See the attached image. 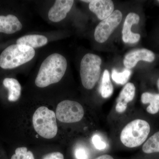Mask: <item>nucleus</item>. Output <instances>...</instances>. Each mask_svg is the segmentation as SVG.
I'll return each instance as SVG.
<instances>
[{"label":"nucleus","instance_id":"412c9836","mask_svg":"<svg viewBox=\"0 0 159 159\" xmlns=\"http://www.w3.org/2000/svg\"><path fill=\"white\" fill-rule=\"evenodd\" d=\"M92 142L95 148L98 150H103L106 148V144L101 140V138L98 135H94L92 138Z\"/></svg>","mask_w":159,"mask_h":159},{"label":"nucleus","instance_id":"aec40b11","mask_svg":"<svg viewBox=\"0 0 159 159\" xmlns=\"http://www.w3.org/2000/svg\"><path fill=\"white\" fill-rule=\"evenodd\" d=\"M11 159H35L33 153L28 151L25 147H19L16 149L15 152Z\"/></svg>","mask_w":159,"mask_h":159},{"label":"nucleus","instance_id":"39448f33","mask_svg":"<svg viewBox=\"0 0 159 159\" xmlns=\"http://www.w3.org/2000/svg\"><path fill=\"white\" fill-rule=\"evenodd\" d=\"M102 60L98 55L86 54L80 62V76L84 88L92 89L99 80Z\"/></svg>","mask_w":159,"mask_h":159},{"label":"nucleus","instance_id":"393cba45","mask_svg":"<svg viewBox=\"0 0 159 159\" xmlns=\"http://www.w3.org/2000/svg\"><path fill=\"white\" fill-rule=\"evenodd\" d=\"M95 159H114V158L109 155H103Z\"/></svg>","mask_w":159,"mask_h":159},{"label":"nucleus","instance_id":"bb28decb","mask_svg":"<svg viewBox=\"0 0 159 159\" xmlns=\"http://www.w3.org/2000/svg\"><path fill=\"white\" fill-rule=\"evenodd\" d=\"M157 2H159V1H157Z\"/></svg>","mask_w":159,"mask_h":159},{"label":"nucleus","instance_id":"9b49d317","mask_svg":"<svg viewBox=\"0 0 159 159\" xmlns=\"http://www.w3.org/2000/svg\"><path fill=\"white\" fill-rule=\"evenodd\" d=\"M85 2H89V9L97 15L99 20L105 19L113 12V2L111 0H92L82 1Z\"/></svg>","mask_w":159,"mask_h":159},{"label":"nucleus","instance_id":"4be33fe9","mask_svg":"<svg viewBox=\"0 0 159 159\" xmlns=\"http://www.w3.org/2000/svg\"><path fill=\"white\" fill-rule=\"evenodd\" d=\"M75 155L77 159H88V154L85 148L78 147L75 152Z\"/></svg>","mask_w":159,"mask_h":159},{"label":"nucleus","instance_id":"423d86ee","mask_svg":"<svg viewBox=\"0 0 159 159\" xmlns=\"http://www.w3.org/2000/svg\"><path fill=\"white\" fill-rule=\"evenodd\" d=\"M56 117L64 123H74L80 121L84 114L82 106L79 102L66 100L58 103L56 109Z\"/></svg>","mask_w":159,"mask_h":159},{"label":"nucleus","instance_id":"7ed1b4c3","mask_svg":"<svg viewBox=\"0 0 159 159\" xmlns=\"http://www.w3.org/2000/svg\"><path fill=\"white\" fill-rule=\"evenodd\" d=\"M150 125L145 120L137 119L125 125L120 134V140L126 147L132 148L142 145L150 133Z\"/></svg>","mask_w":159,"mask_h":159},{"label":"nucleus","instance_id":"6e6552de","mask_svg":"<svg viewBox=\"0 0 159 159\" xmlns=\"http://www.w3.org/2000/svg\"><path fill=\"white\" fill-rule=\"evenodd\" d=\"M155 54L152 51L145 48L139 49L129 52L123 60V63L127 69L133 68L140 61L145 62H153Z\"/></svg>","mask_w":159,"mask_h":159},{"label":"nucleus","instance_id":"9d476101","mask_svg":"<svg viewBox=\"0 0 159 159\" xmlns=\"http://www.w3.org/2000/svg\"><path fill=\"white\" fill-rule=\"evenodd\" d=\"M139 21L140 16L136 13L130 12L127 15L122 30V39L124 43H134L139 41L141 35L132 32L131 28L133 25L139 24Z\"/></svg>","mask_w":159,"mask_h":159},{"label":"nucleus","instance_id":"0eeeda50","mask_svg":"<svg viewBox=\"0 0 159 159\" xmlns=\"http://www.w3.org/2000/svg\"><path fill=\"white\" fill-rule=\"evenodd\" d=\"M122 18L121 11L116 10L108 17L101 21L95 29V40L99 43L106 41L121 22Z\"/></svg>","mask_w":159,"mask_h":159},{"label":"nucleus","instance_id":"20e7f679","mask_svg":"<svg viewBox=\"0 0 159 159\" xmlns=\"http://www.w3.org/2000/svg\"><path fill=\"white\" fill-rule=\"evenodd\" d=\"M33 127L40 136L51 139L57 135L56 114L46 107H41L34 112L32 118Z\"/></svg>","mask_w":159,"mask_h":159},{"label":"nucleus","instance_id":"2eb2a0df","mask_svg":"<svg viewBox=\"0 0 159 159\" xmlns=\"http://www.w3.org/2000/svg\"><path fill=\"white\" fill-rule=\"evenodd\" d=\"M141 101L143 104H149L146 111L151 115H155L159 111V94L145 92L141 96Z\"/></svg>","mask_w":159,"mask_h":159},{"label":"nucleus","instance_id":"a878e982","mask_svg":"<svg viewBox=\"0 0 159 159\" xmlns=\"http://www.w3.org/2000/svg\"><path fill=\"white\" fill-rule=\"evenodd\" d=\"M157 87L159 91V77L158 79L157 80Z\"/></svg>","mask_w":159,"mask_h":159},{"label":"nucleus","instance_id":"4468645a","mask_svg":"<svg viewBox=\"0 0 159 159\" xmlns=\"http://www.w3.org/2000/svg\"><path fill=\"white\" fill-rule=\"evenodd\" d=\"M3 84L9 91V101L11 102L17 101L20 97L21 87L17 80L13 78H5L3 80Z\"/></svg>","mask_w":159,"mask_h":159},{"label":"nucleus","instance_id":"f03ea898","mask_svg":"<svg viewBox=\"0 0 159 159\" xmlns=\"http://www.w3.org/2000/svg\"><path fill=\"white\" fill-rule=\"evenodd\" d=\"M35 54L34 49L29 46L11 45L0 55V67L3 69L15 68L30 61Z\"/></svg>","mask_w":159,"mask_h":159},{"label":"nucleus","instance_id":"1a4fd4ad","mask_svg":"<svg viewBox=\"0 0 159 159\" xmlns=\"http://www.w3.org/2000/svg\"><path fill=\"white\" fill-rule=\"evenodd\" d=\"M74 3L73 0H57L48 12L49 20L53 22H58L64 19Z\"/></svg>","mask_w":159,"mask_h":159},{"label":"nucleus","instance_id":"a211bd4d","mask_svg":"<svg viewBox=\"0 0 159 159\" xmlns=\"http://www.w3.org/2000/svg\"><path fill=\"white\" fill-rule=\"evenodd\" d=\"M135 94V87L133 84L128 83L122 89L117 101H122L126 103L132 101Z\"/></svg>","mask_w":159,"mask_h":159},{"label":"nucleus","instance_id":"dca6fc26","mask_svg":"<svg viewBox=\"0 0 159 159\" xmlns=\"http://www.w3.org/2000/svg\"><path fill=\"white\" fill-rule=\"evenodd\" d=\"M142 149L145 153L159 152V131L146 140Z\"/></svg>","mask_w":159,"mask_h":159},{"label":"nucleus","instance_id":"6ab92c4d","mask_svg":"<svg viewBox=\"0 0 159 159\" xmlns=\"http://www.w3.org/2000/svg\"><path fill=\"white\" fill-rule=\"evenodd\" d=\"M131 71L129 69H125L122 72H118L115 69L112 70L111 77L117 84L123 85L126 83L130 77Z\"/></svg>","mask_w":159,"mask_h":159},{"label":"nucleus","instance_id":"b1692460","mask_svg":"<svg viewBox=\"0 0 159 159\" xmlns=\"http://www.w3.org/2000/svg\"><path fill=\"white\" fill-rule=\"evenodd\" d=\"M127 107V103L122 102V101H117L116 107V110L117 112L119 113H122L125 111Z\"/></svg>","mask_w":159,"mask_h":159},{"label":"nucleus","instance_id":"f3484780","mask_svg":"<svg viewBox=\"0 0 159 159\" xmlns=\"http://www.w3.org/2000/svg\"><path fill=\"white\" fill-rule=\"evenodd\" d=\"M113 86L111 82L109 72L107 70H105L103 72L102 79L100 92L103 98L110 97L113 93Z\"/></svg>","mask_w":159,"mask_h":159},{"label":"nucleus","instance_id":"5701e85b","mask_svg":"<svg viewBox=\"0 0 159 159\" xmlns=\"http://www.w3.org/2000/svg\"><path fill=\"white\" fill-rule=\"evenodd\" d=\"M43 159H64V157L61 152H53L46 155Z\"/></svg>","mask_w":159,"mask_h":159},{"label":"nucleus","instance_id":"f257e3e1","mask_svg":"<svg viewBox=\"0 0 159 159\" xmlns=\"http://www.w3.org/2000/svg\"><path fill=\"white\" fill-rule=\"evenodd\" d=\"M67 67L65 57L54 53L48 56L42 63L35 80V84L39 88H45L57 83L62 79Z\"/></svg>","mask_w":159,"mask_h":159},{"label":"nucleus","instance_id":"ddd939ff","mask_svg":"<svg viewBox=\"0 0 159 159\" xmlns=\"http://www.w3.org/2000/svg\"><path fill=\"white\" fill-rule=\"evenodd\" d=\"M48 42L47 38L40 34H28L16 41L17 44L25 45L33 49L46 45Z\"/></svg>","mask_w":159,"mask_h":159},{"label":"nucleus","instance_id":"f8f14e48","mask_svg":"<svg viewBox=\"0 0 159 159\" xmlns=\"http://www.w3.org/2000/svg\"><path fill=\"white\" fill-rule=\"evenodd\" d=\"M22 25L15 16H0V32L11 34L22 29Z\"/></svg>","mask_w":159,"mask_h":159}]
</instances>
